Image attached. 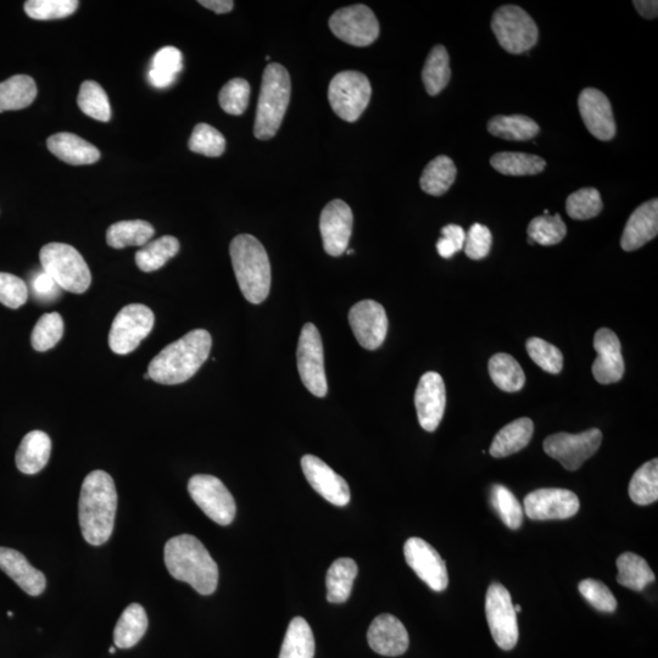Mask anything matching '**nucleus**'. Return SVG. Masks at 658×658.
<instances>
[{
    "label": "nucleus",
    "mask_w": 658,
    "mask_h": 658,
    "mask_svg": "<svg viewBox=\"0 0 658 658\" xmlns=\"http://www.w3.org/2000/svg\"><path fill=\"white\" fill-rule=\"evenodd\" d=\"M117 493L114 479L104 471H93L83 481L78 504V518L83 538L100 546L108 542L114 531Z\"/></svg>",
    "instance_id": "obj_1"
},
{
    "label": "nucleus",
    "mask_w": 658,
    "mask_h": 658,
    "mask_svg": "<svg viewBox=\"0 0 658 658\" xmlns=\"http://www.w3.org/2000/svg\"><path fill=\"white\" fill-rule=\"evenodd\" d=\"M211 347L210 333L194 329L155 356L148 368L150 379L165 386L187 382L208 360Z\"/></svg>",
    "instance_id": "obj_2"
},
{
    "label": "nucleus",
    "mask_w": 658,
    "mask_h": 658,
    "mask_svg": "<svg viewBox=\"0 0 658 658\" xmlns=\"http://www.w3.org/2000/svg\"><path fill=\"white\" fill-rule=\"evenodd\" d=\"M165 565L172 577L191 585L200 595L214 594L219 567L199 539L182 534L165 545Z\"/></svg>",
    "instance_id": "obj_3"
},
{
    "label": "nucleus",
    "mask_w": 658,
    "mask_h": 658,
    "mask_svg": "<svg viewBox=\"0 0 658 658\" xmlns=\"http://www.w3.org/2000/svg\"><path fill=\"white\" fill-rule=\"evenodd\" d=\"M232 266L244 298L264 303L271 289V265L264 245L250 234H241L230 245Z\"/></svg>",
    "instance_id": "obj_4"
},
{
    "label": "nucleus",
    "mask_w": 658,
    "mask_h": 658,
    "mask_svg": "<svg viewBox=\"0 0 658 658\" xmlns=\"http://www.w3.org/2000/svg\"><path fill=\"white\" fill-rule=\"evenodd\" d=\"M291 76L281 64L266 66L262 76L254 135L260 141L276 136L291 102Z\"/></svg>",
    "instance_id": "obj_5"
},
{
    "label": "nucleus",
    "mask_w": 658,
    "mask_h": 658,
    "mask_svg": "<svg viewBox=\"0 0 658 658\" xmlns=\"http://www.w3.org/2000/svg\"><path fill=\"white\" fill-rule=\"evenodd\" d=\"M42 269L63 291L82 294L91 287L92 275L83 256L65 243L44 245L39 254Z\"/></svg>",
    "instance_id": "obj_6"
},
{
    "label": "nucleus",
    "mask_w": 658,
    "mask_h": 658,
    "mask_svg": "<svg viewBox=\"0 0 658 658\" xmlns=\"http://www.w3.org/2000/svg\"><path fill=\"white\" fill-rule=\"evenodd\" d=\"M492 30L501 47L510 54L529 52L538 42L539 30L531 15L517 5L495 11Z\"/></svg>",
    "instance_id": "obj_7"
},
{
    "label": "nucleus",
    "mask_w": 658,
    "mask_h": 658,
    "mask_svg": "<svg viewBox=\"0 0 658 658\" xmlns=\"http://www.w3.org/2000/svg\"><path fill=\"white\" fill-rule=\"evenodd\" d=\"M370 80L359 71H343L333 77L328 87L329 104L340 119L355 122L370 104Z\"/></svg>",
    "instance_id": "obj_8"
},
{
    "label": "nucleus",
    "mask_w": 658,
    "mask_h": 658,
    "mask_svg": "<svg viewBox=\"0 0 658 658\" xmlns=\"http://www.w3.org/2000/svg\"><path fill=\"white\" fill-rule=\"evenodd\" d=\"M154 322V312L148 306L142 304L125 306L111 325L109 334L111 351L117 355H127L135 351L153 331Z\"/></svg>",
    "instance_id": "obj_9"
},
{
    "label": "nucleus",
    "mask_w": 658,
    "mask_h": 658,
    "mask_svg": "<svg viewBox=\"0 0 658 658\" xmlns=\"http://www.w3.org/2000/svg\"><path fill=\"white\" fill-rule=\"evenodd\" d=\"M297 360L299 375L306 389L317 398H325L328 392L325 354L319 329L312 323H306L301 331Z\"/></svg>",
    "instance_id": "obj_10"
},
{
    "label": "nucleus",
    "mask_w": 658,
    "mask_h": 658,
    "mask_svg": "<svg viewBox=\"0 0 658 658\" xmlns=\"http://www.w3.org/2000/svg\"><path fill=\"white\" fill-rule=\"evenodd\" d=\"M188 492L200 510L220 526H228L236 517V501L219 478L195 475L189 479Z\"/></svg>",
    "instance_id": "obj_11"
},
{
    "label": "nucleus",
    "mask_w": 658,
    "mask_h": 658,
    "mask_svg": "<svg viewBox=\"0 0 658 658\" xmlns=\"http://www.w3.org/2000/svg\"><path fill=\"white\" fill-rule=\"evenodd\" d=\"M485 615L496 645L505 651L515 648L520 637L517 613L513 609L511 594L503 584L490 585L485 598Z\"/></svg>",
    "instance_id": "obj_12"
},
{
    "label": "nucleus",
    "mask_w": 658,
    "mask_h": 658,
    "mask_svg": "<svg viewBox=\"0 0 658 658\" xmlns=\"http://www.w3.org/2000/svg\"><path fill=\"white\" fill-rule=\"evenodd\" d=\"M602 442V433L591 428L579 434L557 433L544 440L546 455L560 462L568 471H577L595 455Z\"/></svg>",
    "instance_id": "obj_13"
},
{
    "label": "nucleus",
    "mask_w": 658,
    "mask_h": 658,
    "mask_svg": "<svg viewBox=\"0 0 658 658\" xmlns=\"http://www.w3.org/2000/svg\"><path fill=\"white\" fill-rule=\"evenodd\" d=\"M333 35L354 47L371 46L379 36V24L375 13L358 4L336 11L328 22Z\"/></svg>",
    "instance_id": "obj_14"
},
{
    "label": "nucleus",
    "mask_w": 658,
    "mask_h": 658,
    "mask_svg": "<svg viewBox=\"0 0 658 658\" xmlns=\"http://www.w3.org/2000/svg\"><path fill=\"white\" fill-rule=\"evenodd\" d=\"M578 496L560 488L538 489L524 499V512L534 521L566 520L579 511Z\"/></svg>",
    "instance_id": "obj_15"
},
{
    "label": "nucleus",
    "mask_w": 658,
    "mask_h": 658,
    "mask_svg": "<svg viewBox=\"0 0 658 658\" xmlns=\"http://www.w3.org/2000/svg\"><path fill=\"white\" fill-rule=\"evenodd\" d=\"M407 565L433 591H444L448 588L449 574L446 563L439 552L421 538H410L404 546Z\"/></svg>",
    "instance_id": "obj_16"
},
{
    "label": "nucleus",
    "mask_w": 658,
    "mask_h": 658,
    "mask_svg": "<svg viewBox=\"0 0 658 658\" xmlns=\"http://www.w3.org/2000/svg\"><path fill=\"white\" fill-rule=\"evenodd\" d=\"M349 323L362 348L376 350L386 340L388 317L377 301L362 300L355 304L349 312Z\"/></svg>",
    "instance_id": "obj_17"
},
{
    "label": "nucleus",
    "mask_w": 658,
    "mask_h": 658,
    "mask_svg": "<svg viewBox=\"0 0 658 658\" xmlns=\"http://www.w3.org/2000/svg\"><path fill=\"white\" fill-rule=\"evenodd\" d=\"M353 223V211L343 200H332L326 205L320 217V231L328 255L337 258L347 252Z\"/></svg>",
    "instance_id": "obj_18"
},
{
    "label": "nucleus",
    "mask_w": 658,
    "mask_h": 658,
    "mask_svg": "<svg viewBox=\"0 0 658 658\" xmlns=\"http://www.w3.org/2000/svg\"><path fill=\"white\" fill-rule=\"evenodd\" d=\"M418 422L425 431L434 432L443 420L446 390L442 376L427 372L420 379L415 394Z\"/></svg>",
    "instance_id": "obj_19"
},
{
    "label": "nucleus",
    "mask_w": 658,
    "mask_h": 658,
    "mask_svg": "<svg viewBox=\"0 0 658 658\" xmlns=\"http://www.w3.org/2000/svg\"><path fill=\"white\" fill-rule=\"evenodd\" d=\"M301 467L311 487L328 503L336 506H347L351 495L349 484L337 472H334L326 462L314 455H305L301 459Z\"/></svg>",
    "instance_id": "obj_20"
},
{
    "label": "nucleus",
    "mask_w": 658,
    "mask_h": 658,
    "mask_svg": "<svg viewBox=\"0 0 658 658\" xmlns=\"http://www.w3.org/2000/svg\"><path fill=\"white\" fill-rule=\"evenodd\" d=\"M578 107L591 135L602 142H609L616 136V122L610 100L599 89L585 88L579 96Z\"/></svg>",
    "instance_id": "obj_21"
},
{
    "label": "nucleus",
    "mask_w": 658,
    "mask_h": 658,
    "mask_svg": "<svg viewBox=\"0 0 658 658\" xmlns=\"http://www.w3.org/2000/svg\"><path fill=\"white\" fill-rule=\"evenodd\" d=\"M594 349L598 358L593 364V375L600 384L620 382L624 375V360L620 339L609 328L595 333Z\"/></svg>",
    "instance_id": "obj_22"
},
{
    "label": "nucleus",
    "mask_w": 658,
    "mask_h": 658,
    "mask_svg": "<svg viewBox=\"0 0 658 658\" xmlns=\"http://www.w3.org/2000/svg\"><path fill=\"white\" fill-rule=\"evenodd\" d=\"M368 644L377 654L397 657L409 649V633L397 617L384 613L373 620L367 633Z\"/></svg>",
    "instance_id": "obj_23"
},
{
    "label": "nucleus",
    "mask_w": 658,
    "mask_h": 658,
    "mask_svg": "<svg viewBox=\"0 0 658 658\" xmlns=\"http://www.w3.org/2000/svg\"><path fill=\"white\" fill-rule=\"evenodd\" d=\"M658 233V200L651 199L630 215L621 239L626 252H634L649 243Z\"/></svg>",
    "instance_id": "obj_24"
},
{
    "label": "nucleus",
    "mask_w": 658,
    "mask_h": 658,
    "mask_svg": "<svg viewBox=\"0 0 658 658\" xmlns=\"http://www.w3.org/2000/svg\"><path fill=\"white\" fill-rule=\"evenodd\" d=\"M0 570L8 574L26 594L38 596L46 590L44 574L36 570L19 551L0 548Z\"/></svg>",
    "instance_id": "obj_25"
},
{
    "label": "nucleus",
    "mask_w": 658,
    "mask_h": 658,
    "mask_svg": "<svg viewBox=\"0 0 658 658\" xmlns=\"http://www.w3.org/2000/svg\"><path fill=\"white\" fill-rule=\"evenodd\" d=\"M50 153L70 165H91L100 159V152L93 144L74 133L60 132L48 138Z\"/></svg>",
    "instance_id": "obj_26"
},
{
    "label": "nucleus",
    "mask_w": 658,
    "mask_h": 658,
    "mask_svg": "<svg viewBox=\"0 0 658 658\" xmlns=\"http://www.w3.org/2000/svg\"><path fill=\"white\" fill-rule=\"evenodd\" d=\"M50 453H52V440L48 434L32 431L22 439L15 457L16 466L25 475H36L47 466Z\"/></svg>",
    "instance_id": "obj_27"
},
{
    "label": "nucleus",
    "mask_w": 658,
    "mask_h": 658,
    "mask_svg": "<svg viewBox=\"0 0 658 658\" xmlns=\"http://www.w3.org/2000/svg\"><path fill=\"white\" fill-rule=\"evenodd\" d=\"M534 433V423L523 417L509 423L496 434L489 453L495 459H503L518 453L531 442Z\"/></svg>",
    "instance_id": "obj_28"
},
{
    "label": "nucleus",
    "mask_w": 658,
    "mask_h": 658,
    "mask_svg": "<svg viewBox=\"0 0 658 658\" xmlns=\"http://www.w3.org/2000/svg\"><path fill=\"white\" fill-rule=\"evenodd\" d=\"M358 572V565L349 557H343L332 563L326 577L327 600L331 604H344L348 601Z\"/></svg>",
    "instance_id": "obj_29"
},
{
    "label": "nucleus",
    "mask_w": 658,
    "mask_h": 658,
    "mask_svg": "<svg viewBox=\"0 0 658 658\" xmlns=\"http://www.w3.org/2000/svg\"><path fill=\"white\" fill-rule=\"evenodd\" d=\"M148 629L146 610L139 604H131L122 612L114 630L116 648L131 649L139 643Z\"/></svg>",
    "instance_id": "obj_30"
},
{
    "label": "nucleus",
    "mask_w": 658,
    "mask_h": 658,
    "mask_svg": "<svg viewBox=\"0 0 658 658\" xmlns=\"http://www.w3.org/2000/svg\"><path fill=\"white\" fill-rule=\"evenodd\" d=\"M37 86L35 80L27 75H15L0 83V113L10 110H22L35 102Z\"/></svg>",
    "instance_id": "obj_31"
},
{
    "label": "nucleus",
    "mask_w": 658,
    "mask_h": 658,
    "mask_svg": "<svg viewBox=\"0 0 658 658\" xmlns=\"http://www.w3.org/2000/svg\"><path fill=\"white\" fill-rule=\"evenodd\" d=\"M490 135L506 141L524 142L538 136L540 128L531 117L499 115L488 122Z\"/></svg>",
    "instance_id": "obj_32"
},
{
    "label": "nucleus",
    "mask_w": 658,
    "mask_h": 658,
    "mask_svg": "<svg viewBox=\"0 0 658 658\" xmlns=\"http://www.w3.org/2000/svg\"><path fill=\"white\" fill-rule=\"evenodd\" d=\"M154 233V227L147 221H120L109 227L107 243L114 249L143 247L150 242Z\"/></svg>",
    "instance_id": "obj_33"
},
{
    "label": "nucleus",
    "mask_w": 658,
    "mask_h": 658,
    "mask_svg": "<svg viewBox=\"0 0 658 658\" xmlns=\"http://www.w3.org/2000/svg\"><path fill=\"white\" fill-rule=\"evenodd\" d=\"M183 70V57L180 50L175 47H164L152 59V66L148 72L150 85L164 89L174 85L178 75Z\"/></svg>",
    "instance_id": "obj_34"
},
{
    "label": "nucleus",
    "mask_w": 658,
    "mask_h": 658,
    "mask_svg": "<svg viewBox=\"0 0 658 658\" xmlns=\"http://www.w3.org/2000/svg\"><path fill=\"white\" fill-rule=\"evenodd\" d=\"M617 568V582L634 591H643L656 579L648 562L633 552H624L618 557Z\"/></svg>",
    "instance_id": "obj_35"
},
{
    "label": "nucleus",
    "mask_w": 658,
    "mask_h": 658,
    "mask_svg": "<svg viewBox=\"0 0 658 658\" xmlns=\"http://www.w3.org/2000/svg\"><path fill=\"white\" fill-rule=\"evenodd\" d=\"M457 170L449 156L440 155L426 166L421 176L422 191L440 197L449 191L456 180Z\"/></svg>",
    "instance_id": "obj_36"
},
{
    "label": "nucleus",
    "mask_w": 658,
    "mask_h": 658,
    "mask_svg": "<svg viewBox=\"0 0 658 658\" xmlns=\"http://www.w3.org/2000/svg\"><path fill=\"white\" fill-rule=\"evenodd\" d=\"M315 638L310 624L303 617L289 623L280 658H314Z\"/></svg>",
    "instance_id": "obj_37"
},
{
    "label": "nucleus",
    "mask_w": 658,
    "mask_h": 658,
    "mask_svg": "<svg viewBox=\"0 0 658 658\" xmlns=\"http://www.w3.org/2000/svg\"><path fill=\"white\" fill-rule=\"evenodd\" d=\"M180 242L172 236H164L143 245L136 253V264L143 272L158 271L167 261L180 252Z\"/></svg>",
    "instance_id": "obj_38"
},
{
    "label": "nucleus",
    "mask_w": 658,
    "mask_h": 658,
    "mask_svg": "<svg viewBox=\"0 0 658 658\" xmlns=\"http://www.w3.org/2000/svg\"><path fill=\"white\" fill-rule=\"evenodd\" d=\"M490 164L506 176L538 175L542 174L546 167V161L540 156L513 152L495 154Z\"/></svg>",
    "instance_id": "obj_39"
},
{
    "label": "nucleus",
    "mask_w": 658,
    "mask_h": 658,
    "mask_svg": "<svg viewBox=\"0 0 658 658\" xmlns=\"http://www.w3.org/2000/svg\"><path fill=\"white\" fill-rule=\"evenodd\" d=\"M489 373L495 386L507 393L518 392L526 383L521 365L511 355H494L489 361Z\"/></svg>",
    "instance_id": "obj_40"
},
{
    "label": "nucleus",
    "mask_w": 658,
    "mask_h": 658,
    "mask_svg": "<svg viewBox=\"0 0 658 658\" xmlns=\"http://www.w3.org/2000/svg\"><path fill=\"white\" fill-rule=\"evenodd\" d=\"M450 77L448 50L443 46H436L429 53L425 68L422 71V80L429 96H438L448 86Z\"/></svg>",
    "instance_id": "obj_41"
},
{
    "label": "nucleus",
    "mask_w": 658,
    "mask_h": 658,
    "mask_svg": "<svg viewBox=\"0 0 658 658\" xmlns=\"http://www.w3.org/2000/svg\"><path fill=\"white\" fill-rule=\"evenodd\" d=\"M629 496L633 503L646 506L658 499V461L646 462L634 473L629 484Z\"/></svg>",
    "instance_id": "obj_42"
},
{
    "label": "nucleus",
    "mask_w": 658,
    "mask_h": 658,
    "mask_svg": "<svg viewBox=\"0 0 658 658\" xmlns=\"http://www.w3.org/2000/svg\"><path fill=\"white\" fill-rule=\"evenodd\" d=\"M78 107L83 114L100 122L111 119V107L107 92L99 83L94 81L83 82L77 98Z\"/></svg>",
    "instance_id": "obj_43"
},
{
    "label": "nucleus",
    "mask_w": 658,
    "mask_h": 658,
    "mask_svg": "<svg viewBox=\"0 0 658 658\" xmlns=\"http://www.w3.org/2000/svg\"><path fill=\"white\" fill-rule=\"evenodd\" d=\"M527 233L529 239H532L534 243L550 247V245L559 244L565 239L567 227L561 215H544L535 217L529 223Z\"/></svg>",
    "instance_id": "obj_44"
},
{
    "label": "nucleus",
    "mask_w": 658,
    "mask_h": 658,
    "mask_svg": "<svg viewBox=\"0 0 658 658\" xmlns=\"http://www.w3.org/2000/svg\"><path fill=\"white\" fill-rule=\"evenodd\" d=\"M64 320L58 312L44 314L33 328L31 343L36 351H47L55 347L63 338Z\"/></svg>",
    "instance_id": "obj_45"
},
{
    "label": "nucleus",
    "mask_w": 658,
    "mask_h": 658,
    "mask_svg": "<svg viewBox=\"0 0 658 658\" xmlns=\"http://www.w3.org/2000/svg\"><path fill=\"white\" fill-rule=\"evenodd\" d=\"M490 501L507 527L518 529L522 526L524 512L520 501L504 485H493L490 490Z\"/></svg>",
    "instance_id": "obj_46"
},
{
    "label": "nucleus",
    "mask_w": 658,
    "mask_h": 658,
    "mask_svg": "<svg viewBox=\"0 0 658 658\" xmlns=\"http://www.w3.org/2000/svg\"><path fill=\"white\" fill-rule=\"evenodd\" d=\"M604 204L601 194L595 188H582L567 198L566 210L573 220L585 221L598 216Z\"/></svg>",
    "instance_id": "obj_47"
},
{
    "label": "nucleus",
    "mask_w": 658,
    "mask_h": 658,
    "mask_svg": "<svg viewBox=\"0 0 658 658\" xmlns=\"http://www.w3.org/2000/svg\"><path fill=\"white\" fill-rule=\"evenodd\" d=\"M188 147L193 153L217 158L225 153L226 139L215 127L199 124L195 126L189 138Z\"/></svg>",
    "instance_id": "obj_48"
},
{
    "label": "nucleus",
    "mask_w": 658,
    "mask_h": 658,
    "mask_svg": "<svg viewBox=\"0 0 658 658\" xmlns=\"http://www.w3.org/2000/svg\"><path fill=\"white\" fill-rule=\"evenodd\" d=\"M77 0H29L25 3L26 14L35 20H58L75 13Z\"/></svg>",
    "instance_id": "obj_49"
},
{
    "label": "nucleus",
    "mask_w": 658,
    "mask_h": 658,
    "mask_svg": "<svg viewBox=\"0 0 658 658\" xmlns=\"http://www.w3.org/2000/svg\"><path fill=\"white\" fill-rule=\"evenodd\" d=\"M250 99V85L244 78H233L221 89L219 102L225 113L238 116L247 110Z\"/></svg>",
    "instance_id": "obj_50"
},
{
    "label": "nucleus",
    "mask_w": 658,
    "mask_h": 658,
    "mask_svg": "<svg viewBox=\"0 0 658 658\" xmlns=\"http://www.w3.org/2000/svg\"><path fill=\"white\" fill-rule=\"evenodd\" d=\"M526 347L535 364L551 375H559L563 368V355L555 345L534 337L528 340Z\"/></svg>",
    "instance_id": "obj_51"
},
{
    "label": "nucleus",
    "mask_w": 658,
    "mask_h": 658,
    "mask_svg": "<svg viewBox=\"0 0 658 658\" xmlns=\"http://www.w3.org/2000/svg\"><path fill=\"white\" fill-rule=\"evenodd\" d=\"M579 593L594 609L600 612L612 613L617 609V600L604 583L595 579H585L578 585Z\"/></svg>",
    "instance_id": "obj_52"
},
{
    "label": "nucleus",
    "mask_w": 658,
    "mask_h": 658,
    "mask_svg": "<svg viewBox=\"0 0 658 658\" xmlns=\"http://www.w3.org/2000/svg\"><path fill=\"white\" fill-rule=\"evenodd\" d=\"M29 299V287L21 278L0 272V303L9 309H19Z\"/></svg>",
    "instance_id": "obj_53"
},
{
    "label": "nucleus",
    "mask_w": 658,
    "mask_h": 658,
    "mask_svg": "<svg viewBox=\"0 0 658 658\" xmlns=\"http://www.w3.org/2000/svg\"><path fill=\"white\" fill-rule=\"evenodd\" d=\"M492 243L493 237L489 228L481 225V223H475L466 233L464 250L468 258L482 260L489 255Z\"/></svg>",
    "instance_id": "obj_54"
},
{
    "label": "nucleus",
    "mask_w": 658,
    "mask_h": 658,
    "mask_svg": "<svg viewBox=\"0 0 658 658\" xmlns=\"http://www.w3.org/2000/svg\"><path fill=\"white\" fill-rule=\"evenodd\" d=\"M30 291L37 303L50 304L60 297L63 289H61L57 282H55L53 278L50 277L48 273L44 272L42 269L33 272V275L30 278L29 293Z\"/></svg>",
    "instance_id": "obj_55"
},
{
    "label": "nucleus",
    "mask_w": 658,
    "mask_h": 658,
    "mask_svg": "<svg viewBox=\"0 0 658 658\" xmlns=\"http://www.w3.org/2000/svg\"><path fill=\"white\" fill-rule=\"evenodd\" d=\"M442 234L443 237L437 243V250L443 259H451L456 253L464 249L466 241L464 228L457 225H448L443 228Z\"/></svg>",
    "instance_id": "obj_56"
},
{
    "label": "nucleus",
    "mask_w": 658,
    "mask_h": 658,
    "mask_svg": "<svg viewBox=\"0 0 658 658\" xmlns=\"http://www.w3.org/2000/svg\"><path fill=\"white\" fill-rule=\"evenodd\" d=\"M633 4L643 18L649 20L657 18L658 3L656 0H635Z\"/></svg>",
    "instance_id": "obj_57"
},
{
    "label": "nucleus",
    "mask_w": 658,
    "mask_h": 658,
    "mask_svg": "<svg viewBox=\"0 0 658 658\" xmlns=\"http://www.w3.org/2000/svg\"><path fill=\"white\" fill-rule=\"evenodd\" d=\"M199 4L206 9L215 11L216 14L230 13L234 7L231 0H200Z\"/></svg>",
    "instance_id": "obj_58"
},
{
    "label": "nucleus",
    "mask_w": 658,
    "mask_h": 658,
    "mask_svg": "<svg viewBox=\"0 0 658 658\" xmlns=\"http://www.w3.org/2000/svg\"><path fill=\"white\" fill-rule=\"evenodd\" d=\"M513 609H515L516 613L522 611V607L520 605H513Z\"/></svg>",
    "instance_id": "obj_59"
},
{
    "label": "nucleus",
    "mask_w": 658,
    "mask_h": 658,
    "mask_svg": "<svg viewBox=\"0 0 658 658\" xmlns=\"http://www.w3.org/2000/svg\"><path fill=\"white\" fill-rule=\"evenodd\" d=\"M109 652H110V654L114 655L115 652H116V648H114V646H111V648L109 649Z\"/></svg>",
    "instance_id": "obj_60"
},
{
    "label": "nucleus",
    "mask_w": 658,
    "mask_h": 658,
    "mask_svg": "<svg viewBox=\"0 0 658 658\" xmlns=\"http://www.w3.org/2000/svg\"><path fill=\"white\" fill-rule=\"evenodd\" d=\"M347 253H348V255H353V254H354V250H353V249H349V250H347Z\"/></svg>",
    "instance_id": "obj_61"
},
{
    "label": "nucleus",
    "mask_w": 658,
    "mask_h": 658,
    "mask_svg": "<svg viewBox=\"0 0 658 658\" xmlns=\"http://www.w3.org/2000/svg\"><path fill=\"white\" fill-rule=\"evenodd\" d=\"M144 379H146V381H148V379H150V376H149L148 372L146 373V375H144Z\"/></svg>",
    "instance_id": "obj_62"
},
{
    "label": "nucleus",
    "mask_w": 658,
    "mask_h": 658,
    "mask_svg": "<svg viewBox=\"0 0 658 658\" xmlns=\"http://www.w3.org/2000/svg\"><path fill=\"white\" fill-rule=\"evenodd\" d=\"M8 616H9V617H13V616H14V615H13V612L9 611V612H8Z\"/></svg>",
    "instance_id": "obj_63"
}]
</instances>
